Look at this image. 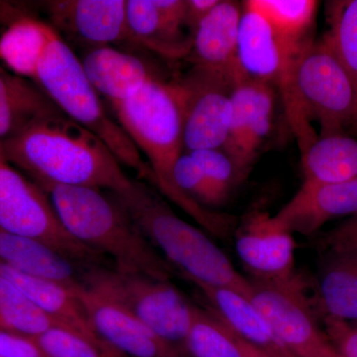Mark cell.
Masks as SVG:
<instances>
[{"label": "cell", "instance_id": "e575fe53", "mask_svg": "<svg viewBox=\"0 0 357 357\" xmlns=\"http://www.w3.org/2000/svg\"><path fill=\"white\" fill-rule=\"evenodd\" d=\"M324 250L357 248V215L326 231L321 239Z\"/></svg>", "mask_w": 357, "mask_h": 357}, {"label": "cell", "instance_id": "2e32d148", "mask_svg": "<svg viewBox=\"0 0 357 357\" xmlns=\"http://www.w3.org/2000/svg\"><path fill=\"white\" fill-rule=\"evenodd\" d=\"M89 81L112 105L132 96L157 76L143 59L112 46L89 48L81 59Z\"/></svg>", "mask_w": 357, "mask_h": 357}, {"label": "cell", "instance_id": "484cf974", "mask_svg": "<svg viewBox=\"0 0 357 357\" xmlns=\"http://www.w3.org/2000/svg\"><path fill=\"white\" fill-rule=\"evenodd\" d=\"M249 6L261 14L274 31L294 46L305 47L310 38L319 2L314 0H249Z\"/></svg>", "mask_w": 357, "mask_h": 357}, {"label": "cell", "instance_id": "4fadbf2b", "mask_svg": "<svg viewBox=\"0 0 357 357\" xmlns=\"http://www.w3.org/2000/svg\"><path fill=\"white\" fill-rule=\"evenodd\" d=\"M77 295L96 335L123 356L190 357L183 347L166 342L128 310L102 294L84 285Z\"/></svg>", "mask_w": 357, "mask_h": 357}, {"label": "cell", "instance_id": "ac0fdd59", "mask_svg": "<svg viewBox=\"0 0 357 357\" xmlns=\"http://www.w3.org/2000/svg\"><path fill=\"white\" fill-rule=\"evenodd\" d=\"M0 262L22 273L61 284L77 291L84 286L83 264L29 237L0 229Z\"/></svg>", "mask_w": 357, "mask_h": 357}, {"label": "cell", "instance_id": "3957f363", "mask_svg": "<svg viewBox=\"0 0 357 357\" xmlns=\"http://www.w3.org/2000/svg\"><path fill=\"white\" fill-rule=\"evenodd\" d=\"M68 232L84 245L114 259L115 270L171 281L177 274L112 194L76 185L43 188Z\"/></svg>", "mask_w": 357, "mask_h": 357}, {"label": "cell", "instance_id": "6da1fadb", "mask_svg": "<svg viewBox=\"0 0 357 357\" xmlns=\"http://www.w3.org/2000/svg\"><path fill=\"white\" fill-rule=\"evenodd\" d=\"M1 147L7 163L27 173L41 189L76 185L119 194L132 184L109 148L62 112L1 140Z\"/></svg>", "mask_w": 357, "mask_h": 357}, {"label": "cell", "instance_id": "d6a6232c", "mask_svg": "<svg viewBox=\"0 0 357 357\" xmlns=\"http://www.w3.org/2000/svg\"><path fill=\"white\" fill-rule=\"evenodd\" d=\"M325 332L340 357H357V324L324 318Z\"/></svg>", "mask_w": 357, "mask_h": 357}, {"label": "cell", "instance_id": "83f0119b", "mask_svg": "<svg viewBox=\"0 0 357 357\" xmlns=\"http://www.w3.org/2000/svg\"><path fill=\"white\" fill-rule=\"evenodd\" d=\"M183 349L190 357H243L229 326L211 310L198 307Z\"/></svg>", "mask_w": 357, "mask_h": 357}, {"label": "cell", "instance_id": "f546056e", "mask_svg": "<svg viewBox=\"0 0 357 357\" xmlns=\"http://www.w3.org/2000/svg\"><path fill=\"white\" fill-rule=\"evenodd\" d=\"M48 357H126L103 342H95L62 326L33 337Z\"/></svg>", "mask_w": 357, "mask_h": 357}, {"label": "cell", "instance_id": "ffe728a7", "mask_svg": "<svg viewBox=\"0 0 357 357\" xmlns=\"http://www.w3.org/2000/svg\"><path fill=\"white\" fill-rule=\"evenodd\" d=\"M314 306L323 319L357 324V248L326 250Z\"/></svg>", "mask_w": 357, "mask_h": 357}, {"label": "cell", "instance_id": "52a82bcc", "mask_svg": "<svg viewBox=\"0 0 357 357\" xmlns=\"http://www.w3.org/2000/svg\"><path fill=\"white\" fill-rule=\"evenodd\" d=\"M84 284L128 310L166 342L183 347L197 307L172 282L91 266Z\"/></svg>", "mask_w": 357, "mask_h": 357}, {"label": "cell", "instance_id": "5bb4252c", "mask_svg": "<svg viewBox=\"0 0 357 357\" xmlns=\"http://www.w3.org/2000/svg\"><path fill=\"white\" fill-rule=\"evenodd\" d=\"M43 6L59 35L89 48L126 41V0H53Z\"/></svg>", "mask_w": 357, "mask_h": 357}, {"label": "cell", "instance_id": "277c9868", "mask_svg": "<svg viewBox=\"0 0 357 357\" xmlns=\"http://www.w3.org/2000/svg\"><path fill=\"white\" fill-rule=\"evenodd\" d=\"M114 195L182 278L229 288L250 298L249 279L237 271L208 234L178 217L154 189L132 180L128 189Z\"/></svg>", "mask_w": 357, "mask_h": 357}, {"label": "cell", "instance_id": "836d02e7", "mask_svg": "<svg viewBox=\"0 0 357 357\" xmlns=\"http://www.w3.org/2000/svg\"><path fill=\"white\" fill-rule=\"evenodd\" d=\"M0 357H48L31 337L0 330Z\"/></svg>", "mask_w": 357, "mask_h": 357}, {"label": "cell", "instance_id": "44dd1931", "mask_svg": "<svg viewBox=\"0 0 357 357\" xmlns=\"http://www.w3.org/2000/svg\"><path fill=\"white\" fill-rule=\"evenodd\" d=\"M0 275L17 286L59 326L95 342H103L91 328L86 310L74 291L55 282L22 273L1 262Z\"/></svg>", "mask_w": 357, "mask_h": 357}, {"label": "cell", "instance_id": "d6986e66", "mask_svg": "<svg viewBox=\"0 0 357 357\" xmlns=\"http://www.w3.org/2000/svg\"><path fill=\"white\" fill-rule=\"evenodd\" d=\"M203 294L211 311L238 337L273 357H293L277 338L264 316L248 298L220 286L185 279Z\"/></svg>", "mask_w": 357, "mask_h": 357}, {"label": "cell", "instance_id": "603a6c76", "mask_svg": "<svg viewBox=\"0 0 357 357\" xmlns=\"http://www.w3.org/2000/svg\"><path fill=\"white\" fill-rule=\"evenodd\" d=\"M59 112H62L36 84L0 68V141Z\"/></svg>", "mask_w": 357, "mask_h": 357}, {"label": "cell", "instance_id": "4dcf8cb0", "mask_svg": "<svg viewBox=\"0 0 357 357\" xmlns=\"http://www.w3.org/2000/svg\"><path fill=\"white\" fill-rule=\"evenodd\" d=\"M174 177L181 191L204 208L222 206L225 202L190 153H183L178 158Z\"/></svg>", "mask_w": 357, "mask_h": 357}, {"label": "cell", "instance_id": "7a4b0ae2", "mask_svg": "<svg viewBox=\"0 0 357 357\" xmlns=\"http://www.w3.org/2000/svg\"><path fill=\"white\" fill-rule=\"evenodd\" d=\"M119 124L151 171V182L169 201L191 217L211 236L225 239L236 230V218L204 208L181 191L174 169L184 153L183 112L175 81L156 77L132 96L114 103Z\"/></svg>", "mask_w": 357, "mask_h": 357}, {"label": "cell", "instance_id": "4316f807", "mask_svg": "<svg viewBox=\"0 0 357 357\" xmlns=\"http://www.w3.org/2000/svg\"><path fill=\"white\" fill-rule=\"evenodd\" d=\"M54 326H59L17 286L0 275V330L35 337Z\"/></svg>", "mask_w": 357, "mask_h": 357}, {"label": "cell", "instance_id": "9c48e42d", "mask_svg": "<svg viewBox=\"0 0 357 357\" xmlns=\"http://www.w3.org/2000/svg\"><path fill=\"white\" fill-rule=\"evenodd\" d=\"M241 69L234 72L192 66L176 79L183 112L184 153L222 149L229 135L232 93Z\"/></svg>", "mask_w": 357, "mask_h": 357}, {"label": "cell", "instance_id": "9a60e30c", "mask_svg": "<svg viewBox=\"0 0 357 357\" xmlns=\"http://www.w3.org/2000/svg\"><path fill=\"white\" fill-rule=\"evenodd\" d=\"M357 215V178L335 184L303 183L275 222L291 234L307 236L335 218Z\"/></svg>", "mask_w": 357, "mask_h": 357}, {"label": "cell", "instance_id": "7402d4cb", "mask_svg": "<svg viewBox=\"0 0 357 357\" xmlns=\"http://www.w3.org/2000/svg\"><path fill=\"white\" fill-rule=\"evenodd\" d=\"M126 41L168 59L187 58L192 36L164 20L153 0H126Z\"/></svg>", "mask_w": 357, "mask_h": 357}, {"label": "cell", "instance_id": "d590c367", "mask_svg": "<svg viewBox=\"0 0 357 357\" xmlns=\"http://www.w3.org/2000/svg\"><path fill=\"white\" fill-rule=\"evenodd\" d=\"M220 0H185V25L192 35L202 20L218 6Z\"/></svg>", "mask_w": 357, "mask_h": 357}, {"label": "cell", "instance_id": "cb8c5ba5", "mask_svg": "<svg viewBox=\"0 0 357 357\" xmlns=\"http://www.w3.org/2000/svg\"><path fill=\"white\" fill-rule=\"evenodd\" d=\"M304 182L335 184L357 178V140L351 135L318 136L302 153Z\"/></svg>", "mask_w": 357, "mask_h": 357}, {"label": "cell", "instance_id": "5b68a950", "mask_svg": "<svg viewBox=\"0 0 357 357\" xmlns=\"http://www.w3.org/2000/svg\"><path fill=\"white\" fill-rule=\"evenodd\" d=\"M287 119L301 153L321 136L357 132V86L325 40L312 41L300 54L293 75Z\"/></svg>", "mask_w": 357, "mask_h": 357}, {"label": "cell", "instance_id": "7c38bea8", "mask_svg": "<svg viewBox=\"0 0 357 357\" xmlns=\"http://www.w3.org/2000/svg\"><path fill=\"white\" fill-rule=\"evenodd\" d=\"M234 237L237 255L250 279L278 286L303 283L295 271L293 234L279 227L273 215L253 213Z\"/></svg>", "mask_w": 357, "mask_h": 357}, {"label": "cell", "instance_id": "74e56055", "mask_svg": "<svg viewBox=\"0 0 357 357\" xmlns=\"http://www.w3.org/2000/svg\"><path fill=\"white\" fill-rule=\"evenodd\" d=\"M2 162H6V158H4L3 152H2L1 141H0V163H2Z\"/></svg>", "mask_w": 357, "mask_h": 357}, {"label": "cell", "instance_id": "f1b7e54d", "mask_svg": "<svg viewBox=\"0 0 357 357\" xmlns=\"http://www.w3.org/2000/svg\"><path fill=\"white\" fill-rule=\"evenodd\" d=\"M330 29L324 40L357 86V0L326 2Z\"/></svg>", "mask_w": 357, "mask_h": 357}, {"label": "cell", "instance_id": "8992f818", "mask_svg": "<svg viewBox=\"0 0 357 357\" xmlns=\"http://www.w3.org/2000/svg\"><path fill=\"white\" fill-rule=\"evenodd\" d=\"M34 82L66 116L98 136L119 163L135 170L140 178L151 180L149 165L139 150L105 112L81 60L57 32L40 61Z\"/></svg>", "mask_w": 357, "mask_h": 357}, {"label": "cell", "instance_id": "1f68e13d", "mask_svg": "<svg viewBox=\"0 0 357 357\" xmlns=\"http://www.w3.org/2000/svg\"><path fill=\"white\" fill-rule=\"evenodd\" d=\"M188 153L198 162L211 184L225 201L244 181L234 161L223 149H202Z\"/></svg>", "mask_w": 357, "mask_h": 357}, {"label": "cell", "instance_id": "ba28073f", "mask_svg": "<svg viewBox=\"0 0 357 357\" xmlns=\"http://www.w3.org/2000/svg\"><path fill=\"white\" fill-rule=\"evenodd\" d=\"M0 229L41 241L84 266H98L103 256L70 236L46 192L7 162L0 163Z\"/></svg>", "mask_w": 357, "mask_h": 357}, {"label": "cell", "instance_id": "8d00e7d4", "mask_svg": "<svg viewBox=\"0 0 357 357\" xmlns=\"http://www.w3.org/2000/svg\"><path fill=\"white\" fill-rule=\"evenodd\" d=\"M231 330V328H230ZM234 333V337L236 338L237 345L241 349V354L243 357H273L266 352L261 351V349H257L255 345L249 344V342L244 340L243 338L238 337L234 331L231 330Z\"/></svg>", "mask_w": 357, "mask_h": 357}, {"label": "cell", "instance_id": "30bf717a", "mask_svg": "<svg viewBox=\"0 0 357 357\" xmlns=\"http://www.w3.org/2000/svg\"><path fill=\"white\" fill-rule=\"evenodd\" d=\"M249 300L293 357H340L319 328L303 283L278 286L249 279Z\"/></svg>", "mask_w": 357, "mask_h": 357}, {"label": "cell", "instance_id": "e0dca14e", "mask_svg": "<svg viewBox=\"0 0 357 357\" xmlns=\"http://www.w3.org/2000/svg\"><path fill=\"white\" fill-rule=\"evenodd\" d=\"M243 10L236 1L220 0L192 32L187 57L192 66L223 72L238 69L236 48Z\"/></svg>", "mask_w": 357, "mask_h": 357}, {"label": "cell", "instance_id": "8fae6325", "mask_svg": "<svg viewBox=\"0 0 357 357\" xmlns=\"http://www.w3.org/2000/svg\"><path fill=\"white\" fill-rule=\"evenodd\" d=\"M305 47L294 46L282 39L261 14L244 2L237 39V65L249 79L278 91L286 114L292 105L294 68Z\"/></svg>", "mask_w": 357, "mask_h": 357}, {"label": "cell", "instance_id": "d4e9b609", "mask_svg": "<svg viewBox=\"0 0 357 357\" xmlns=\"http://www.w3.org/2000/svg\"><path fill=\"white\" fill-rule=\"evenodd\" d=\"M55 33L42 21L21 16L0 36V60L14 74L34 81L40 61Z\"/></svg>", "mask_w": 357, "mask_h": 357}]
</instances>
